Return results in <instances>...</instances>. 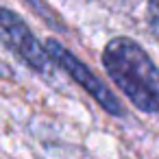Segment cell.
Instances as JSON below:
<instances>
[{"mask_svg":"<svg viewBox=\"0 0 159 159\" xmlns=\"http://www.w3.org/2000/svg\"><path fill=\"white\" fill-rule=\"evenodd\" d=\"M102 66L137 109L159 111V70L139 44L129 37L111 39L102 50Z\"/></svg>","mask_w":159,"mask_h":159,"instance_id":"1","label":"cell"},{"mask_svg":"<svg viewBox=\"0 0 159 159\" xmlns=\"http://www.w3.org/2000/svg\"><path fill=\"white\" fill-rule=\"evenodd\" d=\"M44 48H46V52H48V57H50V61L55 63V66H59L61 70H66L70 76H72V81H76L107 113H111V116H122V105L118 102V98L109 92V87L98 79V76H94V72L87 68V66H83L70 50H66L59 42H55V39H48L46 44H44Z\"/></svg>","mask_w":159,"mask_h":159,"instance_id":"2","label":"cell"},{"mask_svg":"<svg viewBox=\"0 0 159 159\" xmlns=\"http://www.w3.org/2000/svg\"><path fill=\"white\" fill-rule=\"evenodd\" d=\"M0 42L33 70L48 72L50 57L46 48L35 39L31 29L22 22V18L9 9H0Z\"/></svg>","mask_w":159,"mask_h":159,"instance_id":"3","label":"cell"},{"mask_svg":"<svg viewBox=\"0 0 159 159\" xmlns=\"http://www.w3.org/2000/svg\"><path fill=\"white\" fill-rule=\"evenodd\" d=\"M148 26L159 39V0H148Z\"/></svg>","mask_w":159,"mask_h":159,"instance_id":"4","label":"cell"}]
</instances>
